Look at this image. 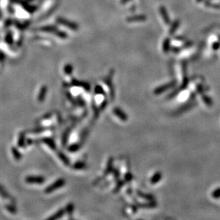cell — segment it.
<instances>
[{"label":"cell","instance_id":"obj_1","mask_svg":"<svg viewBox=\"0 0 220 220\" xmlns=\"http://www.w3.org/2000/svg\"><path fill=\"white\" fill-rule=\"evenodd\" d=\"M64 182H65L64 180H63V179L59 180L58 181L55 182L54 183H53L52 185L50 186V187L46 188V193H50V192H52L53 191H54L55 190L62 187V186L63 185V184H64Z\"/></svg>","mask_w":220,"mask_h":220},{"label":"cell","instance_id":"obj_2","mask_svg":"<svg viewBox=\"0 0 220 220\" xmlns=\"http://www.w3.org/2000/svg\"><path fill=\"white\" fill-rule=\"evenodd\" d=\"M26 182L31 184H41L44 182V178L38 176H30L26 178Z\"/></svg>","mask_w":220,"mask_h":220},{"label":"cell","instance_id":"obj_3","mask_svg":"<svg viewBox=\"0 0 220 220\" xmlns=\"http://www.w3.org/2000/svg\"><path fill=\"white\" fill-rule=\"evenodd\" d=\"M146 19L145 16H136V17H132L128 18V20L130 22H135V21H143Z\"/></svg>","mask_w":220,"mask_h":220},{"label":"cell","instance_id":"obj_4","mask_svg":"<svg viewBox=\"0 0 220 220\" xmlns=\"http://www.w3.org/2000/svg\"><path fill=\"white\" fill-rule=\"evenodd\" d=\"M160 14H161L162 18H163L164 22L166 24H169L170 23V19L169 17H168L167 11H166L165 8L164 7H161L160 8Z\"/></svg>","mask_w":220,"mask_h":220},{"label":"cell","instance_id":"obj_5","mask_svg":"<svg viewBox=\"0 0 220 220\" xmlns=\"http://www.w3.org/2000/svg\"><path fill=\"white\" fill-rule=\"evenodd\" d=\"M160 177H161V175H160V173H156L155 175L153 177H152L151 182H152V183H155V182L159 181Z\"/></svg>","mask_w":220,"mask_h":220},{"label":"cell","instance_id":"obj_6","mask_svg":"<svg viewBox=\"0 0 220 220\" xmlns=\"http://www.w3.org/2000/svg\"><path fill=\"white\" fill-rule=\"evenodd\" d=\"M46 88H43L41 90V93H40V96H39V99L40 101H41V100L43 98V97H44L46 96Z\"/></svg>","mask_w":220,"mask_h":220},{"label":"cell","instance_id":"obj_7","mask_svg":"<svg viewBox=\"0 0 220 220\" xmlns=\"http://www.w3.org/2000/svg\"><path fill=\"white\" fill-rule=\"evenodd\" d=\"M63 210H60V211H59L58 212L56 213V214H55V215H53V217H50V218H49V219H57V218H59V217H61V216H63Z\"/></svg>","mask_w":220,"mask_h":220},{"label":"cell","instance_id":"obj_8","mask_svg":"<svg viewBox=\"0 0 220 220\" xmlns=\"http://www.w3.org/2000/svg\"><path fill=\"white\" fill-rule=\"evenodd\" d=\"M178 26H179V21H176V22L174 23L173 25H172V29H170V33H173L174 31H175L176 30V29H177Z\"/></svg>","mask_w":220,"mask_h":220},{"label":"cell","instance_id":"obj_9","mask_svg":"<svg viewBox=\"0 0 220 220\" xmlns=\"http://www.w3.org/2000/svg\"><path fill=\"white\" fill-rule=\"evenodd\" d=\"M169 45H170V41L167 40H165L164 42V46H163V48L164 51H167L168 49H169Z\"/></svg>","mask_w":220,"mask_h":220},{"label":"cell","instance_id":"obj_10","mask_svg":"<svg viewBox=\"0 0 220 220\" xmlns=\"http://www.w3.org/2000/svg\"><path fill=\"white\" fill-rule=\"evenodd\" d=\"M130 0H122L121 2L122 3H126V2H129Z\"/></svg>","mask_w":220,"mask_h":220},{"label":"cell","instance_id":"obj_11","mask_svg":"<svg viewBox=\"0 0 220 220\" xmlns=\"http://www.w3.org/2000/svg\"><path fill=\"white\" fill-rule=\"evenodd\" d=\"M197 1H199H199H201V0H197Z\"/></svg>","mask_w":220,"mask_h":220}]
</instances>
